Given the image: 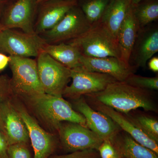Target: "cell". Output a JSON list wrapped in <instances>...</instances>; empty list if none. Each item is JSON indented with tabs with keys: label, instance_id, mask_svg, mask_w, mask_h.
Wrapping results in <instances>:
<instances>
[{
	"label": "cell",
	"instance_id": "cell-1",
	"mask_svg": "<svg viewBox=\"0 0 158 158\" xmlns=\"http://www.w3.org/2000/svg\"><path fill=\"white\" fill-rule=\"evenodd\" d=\"M86 95L125 114L140 108L146 111L157 110L150 90L136 88L125 81H116L102 91Z\"/></svg>",
	"mask_w": 158,
	"mask_h": 158
},
{
	"label": "cell",
	"instance_id": "cell-2",
	"mask_svg": "<svg viewBox=\"0 0 158 158\" xmlns=\"http://www.w3.org/2000/svg\"><path fill=\"white\" fill-rule=\"evenodd\" d=\"M22 98L25 99L39 120L51 131H58L59 126L63 122L87 126L84 116L74 110L62 96L44 93Z\"/></svg>",
	"mask_w": 158,
	"mask_h": 158
},
{
	"label": "cell",
	"instance_id": "cell-3",
	"mask_svg": "<svg viewBox=\"0 0 158 158\" xmlns=\"http://www.w3.org/2000/svg\"><path fill=\"white\" fill-rule=\"evenodd\" d=\"M67 43L77 47L85 56L121 59L117 40L100 22L92 24L85 34Z\"/></svg>",
	"mask_w": 158,
	"mask_h": 158
},
{
	"label": "cell",
	"instance_id": "cell-4",
	"mask_svg": "<svg viewBox=\"0 0 158 158\" xmlns=\"http://www.w3.org/2000/svg\"><path fill=\"white\" fill-rule=\"evenodd\" d=\"M9 65L12 73L10 79L14 94L21 97L44 93L40 81L36 60L10 56Z\"/></svg>",
	"mask_w": 158,
	"mask_h": 158
},
{
	"label": "cell",
	"instance_id": "cell-5",
	"mask_svg": "<svg viewBox=\"0 0 158 158\" xmlns=\"http://www.w3.org/2000/svg\"><path fill=\"white\" fill-rule=\"evenodd\" d=\"M47 44L40 35L4 29L0 32V52L10 56H38Z\"/></svg>",
	"mask_w": 158,
	"mask_h": 158
},
{
	"label": "cell",
	"instance_id": "cell-6",
	"mask_svg": "<svg viewBox=\"0 0 158 158\" xmlns=\"http://www.w3.org/2000/svg\"><path fill=\"white\" fill-rule=\"evenodd\" d=\"M36 61L40 81L44 93L62 96L71 78L70 69L44 51L38 55Z\"/></svg>",
	"mask_w": 158,
	"mask_h": 158
},
{
	"label": "cell",
	"instance_id": "cell-7",
	"mask_svg": "<svg viewBox=\"0 0 158 158\" xmlns=\"http://www.w3.org/2000/svg\"><path fill=\"white\" fill-rule=\"evenodd\" d=\"M91 25L77 5L70 9L55 27L40 35L48 44H56L81 36Z\"/></svg>",
	"mask_w": 158,
	"mask_h": 158
},
{
	"label": "cell",
	"instance_id": "cell-8",
	"mask_svg": "<svg viewBox=\"0 0 158 158\" xmlns=\"http://www.w3.org/2000/svg\"><path fill=\"white\" fill-rule=\"evenodd\" d=\"M72 82L67 85L62 96L75 100L84 95L98 93L116 80L109 75L87 70L82 66L70 69Z\"/></svg>",
	"mask_w": 158,
	"mask_h": 158
},
{
	"label": "cell",
	"instance_id": "cell-9",
	"mask_svg": "<svg viewBox=\"0 0 158 158\" xmlns=\"http://www.w3.org/2000/svg\"><path fill=\"white\" fill-rule=\"evenodd\" d=\"M62 148L69 152L95 149L103 140L87 126L69 122H63L58 131Z\"/></svg>",
	"mask_w": 158,
	"mask_h": 158
},
{
	"label": "cell",
	"instance_id": "cell-10",
	"mask_svg": "<svg viewBox=\"0 0 158 158\" xmlns=\"http://www.w3.org/2000/svg\"><path fill=\"white\" fill-rule=\"evenodd\" d=\"M37 0H16L3 11L0 22L4 29L19 28L24 33L36 34L34 20Z\"/></svg>",
	"mask_w": 158,
	"mask_h": 158
},
{
	"label": "cell",
	"instance_id": "cell-11",
	"mask_svg": "<svg viewBox=\"0 0 158 158\" xmlns=\"http://www.w3.org/2000/svg\"><path fill=\"white\" fill-rule=\"evenodd\" d=\"M14 106L28 131L34 149V158H48L56 149V138L53 134L44 130L24 107L18 104Z\"/></svg>",
	"mask_w": 158,
	"mask_h": 158
},
{
	"label": "cell",
	"instance_id": "cell-12",
	"mask_svg": "<svg viewBox=\"0 0 158 158\" xmlns=\"http://www.w3.org/2000/svg\"><path fill=\"white\" fill-rule=\"evenodd\" d=\"M73 102L74 109L85 117L87 126L103 141L112 140L121 130L109 116L91 107L83 96Z\"/></svg>",
	"mask_w": 158,
	"mask_h": 158
},
{
	"label": "cell",
	"instance_id": "cell-13",
	"mask_svg": "<svg viewBox=\"0 0 158 158\" xmlns=\"http://www.w3.org/2000/svg\"><path fill=\"white\" fill-rule=\"evenodd\" d=\"M88 97L89 102L88 103L91 107L109 116L121 130L129 134L141 145L158 155V143L137 127L127 114L116 111L89 97Z\"/></svg>",
	"mask_w": 158,
	"mask_h": 158
},
{
	"label": "cell",
	"instance_id": "cell-14",
	"mask_svg": "<svg viewBox=\"0 0 158 158\" xmlns=\"http://www.w3.org/2000/svg\"><path fill=\"white\" fill-rule=\"evenodd\" d=\"M81 63L87 70L109 75L118 81H125L135 70L131 64L114 57L92 58L82 55Z\"/></svg>",
	"mask_w": 158,
	"mask_h": 158
},
{
	"label": "cell",
	"instance_id": "cell-15",
	"mask_svg": "<svg viewBox=\"0 0 158 158\" xmlns=\"http://www.w3.org/2000/svg\"><path fill=\"white\" fill-rule=\"evenodd\" d=\"M158 52V29L156 26L140 28L131 53L136 67L144 68L148 60Z\"/></svg>",
	"mask_w": 158,
	"mask_h": 158
},
{
	"label": "cell",
	"instance_id": "cell-16",
	"mask_svg": "<svg viewBox=\"0 0 158 158\" xmlns=\"http://www.w3.org/2000/svg\"><path fill=\"white\" fill-rule=\"evenodd\" d=\"M37 23L36 34H42L55 27L70 9L77 5V0H51L43 2Z\"/></svg>",
	"mask_w": 158,
	"mask_h": 158
},
{
	"label": "cell",
	"instance_id": "cell-17",
	"mask_svg": "<svg viewBox=\"0 0 158 158\" xmlns=\"http://www.w3.org/2000/svg\"><path fill=\"white\" fill-rule=\"evenodd\" d=\"M2 118L5 135L9 145L18 143L28 144L30 141L28 131L12 100L3 106Z\"/></svg>",
	"mask_w": 158,
	"mask_h": 158
},
{
	"label": "cell",
	"instance_id": "cell-18",
	"mask_svg": "<svg viewBox=\"0 0 158 158\" xmlns=\"http://www.w3.org/2000/svg\"><path fill=\"white\" fill-rule=\"evenodd\" d=\"M140 28L133 14L132 4L118 31L117 41L121 60L130 64V59Z\"/></svg>",
	"mask_w": 158,
	"mask_h": 158
},
{
	"label": "cell",
	"instance_id": "cell-19",
	"mask_svg": "<svg viewBox=\"0 0 158 158\" xmlns=\"http://www.w3.org/2000/svg\"><path fill=\"white\" fill-rule=\"evenodd\" d=\"M110 141L121 158H158V155L141 145L122 130Z\"/></svg>",
	"mask_w": 158,
	"mask_h": 158
},
{
	"label": "cell",
	"instance_id": "cell-20",
	"mask_svg": "<svg viewBox=\"0 0 158 158\" xmlns=\"http://www.w3.org/2000/svg\"><path fill=\"white\" fill-rule=\"evenodd\" d=\"M131 5V0H110L100 20L116 40L118 31Z\"/></svg>",
	"mask_w": 158,
	"mask_h": 158
},
{
	"label": "cell",
	"instance_id": "cell-21",
	"mask_svg": "<svg viewBox=\"0 0 158 158\" xmlns=\"http://www.w3.org/2000/svg\"><path fill=\"white\" fill-rule=\"evenodd\" d=\"M44 52L69 69L81 66V59L82 54L79 49L68 43L46 44Z\"/></svg>",
	"mask_w": 158,
	"mask_h": 158
},
{
	"label": "cell",
	"instance_id": "cell-22",
	"mask_svg": "<svg viewBox=\"0 0 158 158\" xmlns=\"http://www.w3.org/2000/svg\"><path fill=\"white\" fill-rule=\"evenodd\" d=\"M133 14L140 28L144 27L158 18V0H145L132 4Z\"/></svg>",
	"mask_w": 158,
	"mask_h": 158
},
{
	"label": "cell",
	"instance_id": "cell-23",
	"mask_svg": "<svg viewBox=\"0 0 158 158\" xmlns=\"http://www.w3.org/2000/svg\"><path fill=\"white\" fill-rule=\"evenodd\" d=\"M110 2V0H85L80 8L92 24L100 21Z\"/></svg>",
	"mask_w": 158,
	"mask_h": 158
},
{
	"label": "cell",
	"instance_id": "cell-24",
	"mask_svg": "<svg viewBox=\"0 0 158 158\" xmlns=\"http://www.w3.org/2000/svg\"><path fill=\"white\" fill-rule=\"evenodd\" d=\"M127 114L137 127L158 143V122L156 119L145 115Z\"/></svg>",
	"mask_w": 158,
	"mask_h": 158
},
{
	"label": "cell",
	"instance_id": "cell-25",
	"mask_svg": "<svg viewBox=\"0 0 158 158\" xmlns=\"http://www.w3.org/2000/svg\"><path fill=\"white\" fill-rule=\"evenodd\" d=\"M13 95L10 79L7 75H0V130L4 134L5 130L2 118V110L5 104L12 100Z\"/></svg>",
	"mask_w": 158,
	"mask_h": 158
},
{
	"label": "cell",
	"instance_id": "cell-26",
	"mask_svg": "<svg viewBox=\"0 0 158 158\" xmlns=\"http://www.w3.org/2000/svg\"><path fill=\"white\" fill-rule=\"evenodd\" d=\"M126 83L136 88L148 90H158V77H145L135 74L130 76Z\"/></svg>",
	"mask_w": 158,
	"mask_h": 158
},
{
	"label": "cell",
	"instance_id": "cell-27",
	"mask_svg": "<svg viewBox=\"0 0 158 158\" xmlns=\"http://www.w3.org/2000/svg\"><path fill=\"white\" fill-rule=\"evenodd\" d=\"M8 158H31V152L27 144L18 143L9 145Z\"/></svg>",
	"mask_w": 158,
	"mask_h": 158
},
{
	"label": "cell",
	"instance_id": "cell-28",
	"mask_svg": "<svg viewBox=\"0 0 158 158\" xmlns=\"http://www.w3.org/2000/svg\"><path fill=\"white\" fill-rule=\"evenodd\" d=\"M48 158H101L98 151L87 149L70 152L63 155L51 156Z\"/></svg>",
	"mask_w": 158,
	"mask_h": 158
},
{
	"label": "cell",
	"instance_id": "cell-29",
	"mask_svg": "<svg viewBox=\"0 0 158 158\" xmlns=\"http://www.w3.org/2000/svg\"><path fill=\"white\" fill-rule=\"evenodd\" d=\"M98 151L101 158L121 157L109 140L103 141Z\"/></svg>",
	"mask_w": 158,
	"mask_h": 158
},
{
	"label": "cell",
	"instance_id": "cell-30",
	"mask_svg": "<svg viewBox=\"0 0 158 158\" xmlns=\"http://www.w3.org/2000/svg\"><path fill=\"white\" fill-rule=\"evenodd\" d=\"M9 145L6 135L0 130V158H8V150Z\"/></svg>",
	"mask_w": 158,
	"mask_h": 158
},
{
	"label": "cell",
	"instance_id": "cell-31",
	"mask_svg": "<svg viewBox=\"0 0 158 158\" xmlns=\"http://www.w3.org/2000/svg\"><path fill=\"white\" fill-rule=\"evenodd\" d=\"M10 59V56L0 52V72L4 70L9 65Z\"/></svg>",
	"mask_w": 158,
	"mask_h": 158
},
{
	"label": "cell",
	"instance_id": "cell-32",
	"mask_svg": "<svg viewBox=\"0 0 158 158\" xmlns=\"http://www.w3.org/2000/svg\"><path fill=\"white\" fill-rule=\"evenodd\" d=\"M148 68L154 72H158V57H153L148 60Z\"/></svg>",
	"mask_w": 158,
	"mask_h": 158
},
{
	"label": "cell",
	"instance_id": "cell-33",
	"mask_svg": "<svg viewBox=\"0 0 158 158\" xmlns=\"http://www.w3.org/2000/svg\"><path fill=\"white\" fill-rule=\"evenodd\" d=\"M7 1V0H0V19L5 9V6Z\"/></svg>",
	"mask_w": 158,
	"mask_h": 158
},
{
	"label": "cell",
	"instance_id": "cell-34",
	"mask_svg": "<svg viewBox=\"0 0 158 158\" xmlns=\"http://www.w3.org/2000/svg\"><path fill=\"white\" fill-rule=\"evenodd\" d=\"M144 1H145V0H131V4L132 5H136V4H138V3Z\"/></svg>",
	"mask_w": 158,
	"mask_h": 158
},
{
	"label": "cell",
	"instance_id": "cell-35",
	"mask_svg": "<svg viewBox=\"0 0 158 158\" xmlns=\"http://www.w3.org/2000/svg\"><path fill=\"white\" fill-rule=\"evenodd\" d=\"M3 29H4V27H3V26L2 25V23H1V22H0V32Z\"/></svg>",
	"mask_w": 158,
	"mask_h": 158
},
{
	"label": "cell",
	"instance_id": "cell-36",
	"mask_svg": "<svg viewBox=\"0 0 158 158\" xmlns=\"http://www.w3.org/2000/svg\"><path fill=\"white\" fill-rule=\"evenodd\" d=\"M37 3H41L42 2L43 0H37Z\"/></svg>",
	"mask_w": 158,
	"mask_h": 158
},
{
	"label": "cell",
	"instance_id": "cell-37",
	"mask_svg": "<svg viewBox=\"0 0 158 158\" xmlns=\"http://www.w3.org/2000/svg\"><path fill=\"white\" fill-rule=\"evenodd\" d=\"M121 158V157H117V158Z\"/></svg>",
	"mask_w": 158,
	"mask_h": 158
}]
</instances>
